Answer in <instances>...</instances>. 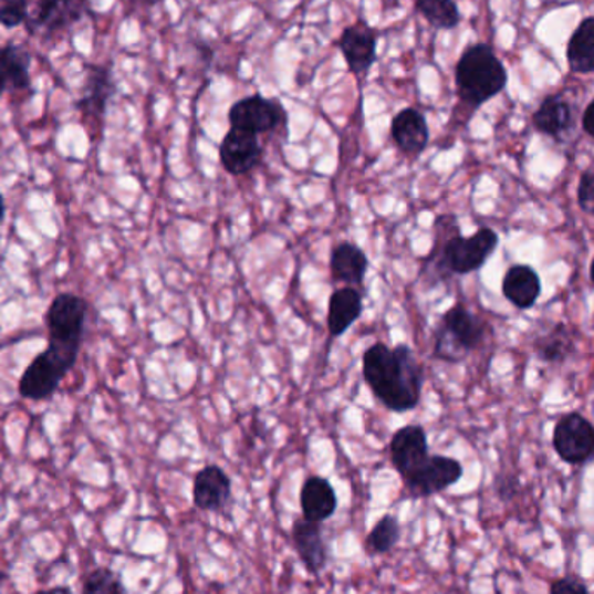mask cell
Wrapping results in <instances>:
<instances>
[{
    "instance_id": "cell-1",
    "label": "cell",
    "mask_w": 594,
    "mask_h": 594,
    "mask_svg": "<svg viewBox=\"0 0 594 594\" xmlns=\"http://www.w3.org/2000/svg\"><path fill=\"white\" fill-rule=\"evenodd\" d=\"M87 303L81 295L63 292L45 313L49 346L27 367L20 379V395L27 400H49L72 371L84 340Z\"/></svg>"
},
{
    "instance_id": "cell-2",
    "label": "cell",
    "mask_w": 594,
    "mask_h": 594,
    "mask_svg": "<svg viewBox=\"0 0 594 594\" xmlns=\"http://www.w3.org/2000/svg\"><path fill=\"white\" fill-rule=\"evenodd\" d=\"M365 383L392 413H407L419 405L425 373L408 344L389 348L376 343L362 356Z\"/></svg>"
},
{
    "instance_id": "cell-3",
    "label": "cell",
    "mask_w": 594,
    "mask_h": 594,
    "mask_svg": "<svg viewBox=\"0 0 594 594\" xmlns=\"http://www.w3.org/2000/svg\"><path fill=\"white\" fill-rule=\"evenodd\" d=\"M506 82L508 73L490 45H469L457 61V96L471 108H478L498 96Z\"/></svg>"
},
{
    "instance_id": "cell-4",
    "label": "cell",
    "mask_w": 594,
    "mask_h": 594,
    "mask_svg": "<svg viewBox=\"0 0 594 594\" xmlns=\"http://www.w3.org/2000/svg\"><path fill=\"white\" fill-rule=\"evenodd\" d=\"M499 237L490 228H480L471 237H462L459 228L449 235L438 247V256L429 254L428 261H435L437 271L447 275H468L480 270L487 259L498 249Z\"/></svg>"
},
{
    "instance_id": "cell-5",
    "label": "cell",
    "mask_w": 594,
    "mask_h": 594,
    "mask_svg": "<svg viewBox=\"0 0 594 594\" xmlns=\"http://www.w3.org/2000/svg\"><path fill=\"white\" fill-rule=\"evenodd\" d=\"M483 340H486V324L475 313L469 312L468 308L456 304L441 316L433 355L438 361L457 364L477 350Z\"/></svg>"
},
{
    "instance_id": "cell-6",
    "label": "cell",
    "mask_w": 594,
    "mask_h": 594,
    "mask_svg": "<svg viewBox=\"0 0 594 594\" xmlns=\"http://www.w3.org/2000/svg\"><path fill=\"white\" fill-rule=\"evenodd\" d=\"M91 12V0H37L35 11L24 24L30 35H53L72 29Z\"/></svg>"
},
{
    "instance_id": "cell-7",
    "label": "cell",
    "mask_w": 594,
    "mask_h": 594,
    "mask_svg": "<svg viewBox=\"0 0 594 594\" xmlns=\"http://www.w3.org/2000/svg\"><path fill=\"white\" fill-rule=\"evenodd\" d=\"M285 115V108L277 100L252 94L231 105L228 121L235 129L261 136L282 126Z\"/></svg>"
},
{
    "instance_id": "cell-8",
    "label": "cell",
    "mask_w": 594,
    "mask_h": 594,
    "mask_svg": "<svg viewBox=\"0 0 594 594\" xmlns=\"http://www.w3.org/2000/svg\"><path fill=\"white\" fill-rule=\"evenodd\" d=\"M553 447L566 465H586L594 459V426L581 414L562 417L554 428Z\"/></svg>"
},
{
    "instance_id": "cell-9",
    "label": "cell",
    "mask_w": 594,
    "mask_h": 594,
    "mask_svg": "<svg viewBox=\"0 0 594 594\" xmlns=\"http://www.w3.org/2000/svg\"><path fill=\"white\" fill-rule=\"evenodd\" d=\"M462 473L465 469L457 459L429 454L428 459L413 475H408L404 483L414 498H431L456 486Z\"/></svg>"
},
{
    "instance_id": "cell-10",
    "label": "cell",
    "mask_w": 594,
    "mask_h": 594,
    "mask_svg": "<svg viewBox=\"0 0 594 594\" xmlns=\"http://www.w3.org/2000/svg\"><path fill=\"white\" fill-rule=\"evenodd\" d=\"M377 37H379V32L364 20L348 24L341 32L340 39L336 41L337 49L343 54L344 63L348 66L350 73L356 77L367 75L376 63Z\"/></svg>"
},
{
    "instance_id": "cell-11",
    "label": "cell",
    "mask_w": 594,
    "mask_h": 594,
    "mask_svg": "<svg viewBox=\"0 0 594 594\" xmlns=\"http://www.w3.org/2000/svg\"><path fill=\"white\" fill-rule=\"evenodd\" d=\"M115 94H117V81L112 65L85 66L84 87L77 102L82 117L103 122Z\"/></svg>"
},
{
    "instance_id": "cell-12",
    "label": "cell",
    "mask_w": 594,
    "mask_h": 594,
    "mask_svg": "<svg viewBox=\"0 0 594 594\" xmlns=\"http://www.w3.org/2000/svg\"><path fill=\"white\" fill-rule=\"evenodd\" d=\"M263 157V146L259 143V136L247 131L231 127L221 145H219V160L222 169L231 176H243L251 173Z\"/></svg>"
},
{
    "instance_id": "cell-13",
    "label": "cell",
    "mask_w": 594,
    "mask_h": 594,
    "mask_svg": "<svg viewBox=\"0 0 594 594\" xmlns=\"http://www.w3.org/2000/svg\"><path fill=\"white\" fill-rule=\"evenodd\" d=\"M389 456L402 480L413 475L429 457L428 435L420 425L398 429L389 441Z\"/></svg>"
},
{
    "instance_id": "cell-14",
    "label": "cell",
    "mask_w": 594,
    "mask_h": 594,
    "mask_svg": "<svg viewBox=\"0 0 594 594\" xmlns=\"http://www.w3.org/2000/svg\"><path fill=\"white\" fill-rule=\"evenodd\" d=\"M292 541L301 563L310 574L319 575L327 569L329 546L322 523L310 522L306 518L295 520Z\"/></svg>"
},
{
    "instance_id": "cell-15",
    "label": "cell",
    "mask_w": 594,
    "mask_h": 594,
    "mask_svg": "<svg viewBox=\"0 0 594 594\" xmlns=\"http://www.w3.org/2000/svg\"><path fill=\"white\" fill-rule=\"evenodd\" d=\"M393 142L407 157H419L429 143V127L419 110L407 106L393 117L389 126Z\"/></svg>"
},
{
    "instance_id": "cell-16",
    "label": "cell",
    "mask_w": 594,
    "mask_h": 594,
    "mask_svg": "<svg viewBox=\"0 0 594 594\" xmlns=\"http://www.w3.org/2000/svg\"><path fill=\"white\" fill-rule=\"evenodd\" d=\"M231 499V480L225 469L210 465L200 469L194 480V504L200 511H222Z\"/></svg>"
},
{
    "instance_id": "cell-17",
    "label": "cell",
    "mask_w": 594,
    "mask_h": 594,
    "mask_svg": "<svg viewBox=\"0 0 594 594\" xmlns=\"http://www.w3.org/2000/svg\"><path fill=\"white\" fill-rule=\"evenodd\" d=\"M32 53L24 45L6 44L0 48V84L11 93H24L32 87L30 79Z\"/></svg>"
},
{
    "instance_id": "cell-18",
    "label": "cell",
    "mask_w": 594,
    "mask_h": 594,
    "mask_svg": "<svg viewBox=\"0 0 594 594\" xmlns=\"http://www.w3.org/2000/svg\"><path fill=\"white\" fill-rule=\"evenodd\" d=\"M301 510L310 522L324 523L337 510V496L327 478L310 477L301 489Z\"/></svg>"
},
{
    "instance_id": "cell-19",
    "label": "cell",
    "mask_w": 594,
    "mask_h": 594,
    "mask_svg": "<svg viewBox=\"0 0 594 594\" xmlns=\"http://www.w3.org/2000/svg\"><path fill=\"white\" fill-rule=\"evenodd\" d=\"M364 312L361 292L353 288L337 289L329 300L327 327L332 337L343 336Z\"/></svg>"
},
{
    "instance_id": "cell-20",
    "label": "cell",
    "mask_w": 594,
    "mask_h": 594,
    "mask_svg": "<svg viewBox=\"0 0 594 594\" xmlns=\"http://www.w3.org/2000/svg\"><path fill=\"white\" fill-rule=\"evenodd\" d=\"M502 292L511 304L520 310H529L534 306L541 294V280L532 268L517 264L506 273L502 280Z\"/></svg>"
},
{
    "instance_id": "cell-21",
    "label": "cell",
    "mask_w": 594,
    "mask_h": 594,
    "mask_svg": "<svg viewBox=\"0 0 594 594\" xmlns=\"http://www.w3.org/2000/svg\"><path fill=\"white\" fill-rule=\"evenodd\" d=\"M368 270V258L361 247L343 242L331 254L332 277L337 282L362 283Z\"/></svg>"
},
{
    "instance_id": "cell-22",
    "label": "cell",
    "mask_w": 594,
    "mask_h": 594,
    "mask_svg": "<svg viewBox=\"0 0 594 594\" xmlns=\"http://www.w3.org/2000/svg\"><path fill=\"white\" fill-rule=\"evenodd\" d=\"M566 61L572 72H594V18H586L583 23L579 24L569 41Z\"/></svg>"
},
{
    "instance_id": "cell-23",
    "label": "cell",
    "mask_w": 594,
    "mask_h": 594,
    "mask_svg": "<svg viewBox=\"0 0 594 594\" xmlns=\"http://www.w3.org/2000/svg\"><path fill=\"white\" fill-rule=\"evenodd\" d=\"M534 127L539 133L548 136H560L572 124L571 105L560 96H550L541 103L534 114Z\"/></svg>"
},
{
    "instance_id": "cell-24",
    "label": "cell",
    "mask_w": 594,
    "mask_h": 594,
    "mask_svg": "<svg viewBox=\"0 0 594 594\" xmlns=\"http://www.w3.org/2000/svg\"><path fill=\"white\" fill-rule=\"evenodd\" d=\"M414 6L433 29L454 30L461 23V12L454 0H414Z\"/></svg>"
},
{
    "instance_id": "cell-25",
    "label": "cell",
    "mask_w": 594,
    "mask_h": 594,
    "mask_svg": "<svg viewBox=\"0 0 594 594\" xmlns=\"http://www.w3.org/2000/svg\"><path fill=\"white\" fill-rule=\"evenodd\" d=\"M400 535L402 529L398 518L393 517V514H385L365 538V551L371 556L389 553V551L395 550L396 544L400 541Z\"/></svg>"
},
{
    "instance_id": "cell-26",
    "label": "cell",
    "mask_w": 594,
    "mask_h": 594,
    "mask_svg": "<svg viewBox=\"0 0 594 594\" xmlns=\"http://www.w3.org/2000/svg\"><path fill=\"white\" fill-rule=\"evenodd\" d=\"M572 352V337L563 325L553 329L546 336L538 340V355L544 362H562Z\"/></svg>"
},
{
    "instance_id": "cell-27",
    "label": "cell",
    "mask_w": 594,
    "mask_h": 594,
    "mask_svg": "<svg viewBox=\"0 0 594 594\" xmlns=\"http://www.w3.org/2000/svg\"><path fill=\"white\" fill-rule=\"evenodd\" d=\"M82 594H127V590L122 583L121 575L102 566V569H94L84 579Z\"/></svg>"
},
{
    "instance_id": "cell-28",
    "label": "cell",
    "mask_w": 594,
    "mask_h": 594,
    "mask_svg": "<svg viewBox=\"0 0 594 594\" xmlns=\"http://www.w3.org/2000/svg\"><path fill=\"white\" fill-rule=\"evenodd\" d=\"M30 17V0H0V24L4 29H17Z\"/></svg>"
},
{
    "instance_id": "cell-29",
    "label": "cell",
    "mask_w": 594,
    "mask_h": 594,
    "mask_svg": "<svg viewBox=\"0 0 594 594\" xmlns=\"http://www.w3.org/2000/svg\"><path fill=\"white\" fill-rule=\"evenodd\" d=\"M579 206L586 215L594 216V169L581 176L577 190Z\"/></svg>"
},
{
    "instance_id": "cell-30",
    "label": "cell",
    "mask_w": 594,
    "mask_h": 594,
    "mask_svg": "<svg viewBox=\"0 0 594 594\" xmlns=\"http://www.w3.org/2000/svg\"><path fill=\"white\" fill-rule=\"evenodd\" d=\"M550 594H591L586 584L575 577H562L553 581Z\"/></svg>"
},
{
    "instance_id": "cell-31",
    "label": "cell",
    "mask_w": 594,
    "mask_h": 594,
    "mask_svg": "<svg viewBox=\"0 0 594 594\" xmlns=\"http://www.w3.org/2000/svg\"><path fill=\"white\" fill-rule=\"evenodd\" d=\"M518 490V481L514 478L510 480L501 481V486L498 487L499 496H501L502 501H510L513 499L514 493Z\"/></svg>"
},
{
    "instance_id": "cell-32",
    "label": "cell",
    "mask_w": 594,
    "mask_h": 594,
    "mask_svg": "<svg viewBox=\"0 0 594 594\" xmlns=\"http://www.w3.org/2000/svg\"><path fill=\"white\" fill-rule=\"evenodd\" d=\"M583 127L594 138V100L587 106L586 112H584Z\"/></svg>"
},
{
    "instance_id": "cell-33",
    "label": "cell",
    "mask_w": 594,
    "mask_h": 594,
    "mask_svg": "<svg viewBox=\"0 0 594 594\" xmlns=\"http://www.w3.org/2000/svg\"><path fill=\"white\" fill-rule=\"evenodd\" d=\"M131 4L139 6V8H157L158 4H163L164 0H127Z\"/></svg>"
},
{
    "instance_id": "cell-34",
    "label": "cell",
    "mask_w": 594,
    "mask_h": 594,
    "mask_svg": "<svg viewBox=\"0 0 594 594\" xmlns=\"http://www.w3.org/2000/svg\"><path fill=\"white\" fill-rule=\"evenodd\" d=\"M35 594H73V591L66 586H58L53 587V590L39 591V593Z\"/></svg>"
},
{
    "instance_id": "cell-35",
    "label": "cell",
    "mask_w": 594,
    "mask_h": 594,
    "mask_svg": "<svg viewBox=\"0 0 594 594\" xmlns=\"http://www.w3.org/2000/svg\"><path fill=\"white\" fill-rule=\"evenodd\" d=\"M6 218V202L4 197L0 194V222L4 221Z\"/></svg>"
},
{
    "instance_id": "cell-36",
    "label": "cell",
    "mask_w": 594,
    "mask_h": 594,
    "mask_svg": "<svg viewBox=\"0 0 594 594\" xmlns=\"http://www.w3.org/2000/svg\"><path fill=\"white\" fill-rule=\"evenodd\" d=\"M590 275H591V282L594 283V259H593V263H591Z\"/></svg>"
},
{
    "instance_id": "cell-37",
    "label": "cell",
    "mask_w": 594,
    "mask_h": 594,
    "mask_svg": "<svg viewBox=\"0 0 594 594\" xmlns=\"http://www.w3.org/2000/svg\"><path fill=\"white\" fill-rule=\"evenodd\" d=\"M6 93L4 85L0 84V100H2V94Z\"/></svg>"
}]
</instances>
